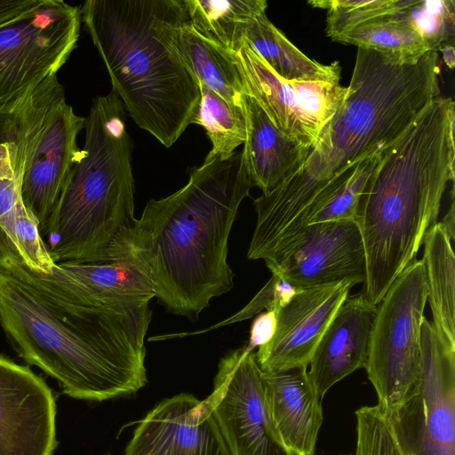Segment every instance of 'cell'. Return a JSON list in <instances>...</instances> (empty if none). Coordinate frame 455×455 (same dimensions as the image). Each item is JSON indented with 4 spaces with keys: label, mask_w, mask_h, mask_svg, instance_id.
I'll return each instance as SVG.
<instances>
[{
    "label": "cell",
    "mask_w": 455,
    "mask_h": 455,
    "mask_svg": "<svg viewBox=\"0 0 455 455\" xmlns=\"http://www.w3.org/2000/svg\"><path fill=\"white\" fill-rule=\"evenodd\" d=\"M438 52L401 61L358 48L347 92L304 164L254 199L259 227L280 238L307 225L311 207L345 183L360 160L386 149L441 95Z\"/></svg>",
    "instance_id": "1"
},
{
    "label": "cell",
    "mask_w": 455,
    "mask_h": 455,
    "mask_svg": "<svg viewBox=\"0 0 455 455\" xmlns=\"http://www.w3.org/2000/svg\"><path fill=\"white\" fill-rule=\"evenodd\" d=\"M148 301L84 307L58 302L0 268V324L18 355L67 395L102 402L148 382Z\"/></svg>",
    "instance_id": "2"
},
{
    "label": "cell",
    "mask_w": 455,
    "mask_h": 455,
    "mask_svg": "<svg viewBox=\"0 0 455 455\" xmlns=\"http://www.w3.org/2000/svg\"><path fill=\"white\" fill-rule=\"evenodd\" d=\"M251 187L243 152L235 151L204 160L183 188L146 204L132 230V252L169 312L197 316L233 288L228 242Z\"/></svg>",
    "instance_id": "3"
},
{
    "label": "cell",
    "mask_w": 455,
    "mask_h": 455,
    "mask_svg": "<svg viewBox=\"0 0 455 455\" xmlns=\"http://www.w3.org/2000/svg\"><path fill=\"white\" fill-rule=\"evenodd\" d=\"M454 101L438 96L384 150L361 194L355 221L366 258L363 294L376 306L437 222L454 181Z\"/></svg>",
    "instance_id": "4"
},
{
    "label": "cell",
    "mask_w": 455,
    "mask_h": 455,
    "mask_svg": "<svg viewBox=\"0 0 455 455\" xmlns=\"http://www.w3.org/2000/svg\"><path fill=\"white\" fill-rule=\"evenodd\" d=\"M81 20L135 124L172 147L193 124L197 79L180 51L184 0H87Z\"/></svg>",
    "instance_id": "5"
},
{
    "label": "cell",
    "mask_w": 455,
    "mask_h": 455,
    "mask_svg": "<svg viewBox=\"0 0 455 455\" xmlns=\"http://www.w3.org/2000/svg\"><path fill=\"white\" fill-rule=\"evenodd\" d=\"M119 97H96L85 141L42 237L55 263L123 259L132 252V141Z\"/></svg>",
    "instance_id": "6"
},
{
    "label": "cell",
    "mask_w": 455,
    "mask_h": 455,
    "mask_svg": "<svg viewBox=\"0 0 455 455\" xmlns=\"http://www.w3.org/2000/svg\"><path fill=\"white\" fill-rule=\"evenodd\" d=\"M428 289L423 260L410 264L378 305L365 370L378 405L388 413L412 393L420 370V337Z\"/></svg>",
    "instance_id": "7"
},
{
    "label": "cell",
    "mask_w": 455,
    "mask_h": 455,
    "mask_svg": "<svg viewBox=\"0 0 455 455\" xmlns=\"http://www.w3.org/2000/svg\"><path fill=\"white\" fill-rule=\"evenodd\" d=\"M412 393L386 413L403 455H455V347L423 318Z\"/></svg>",
    "instance_id": "8"
},
{
    "label": "cell",
    "mask_w": 455,
    "mask_h": 455,
    "mask_svg": "<svg viewBox=\"0 0 455 455\" xmlns=\"http://www.w3.org/2000/svg\"><path fill=\"white\" fill-rule=\"evenodd\" d=\"M80 8L44 0L0 26V103L57 75L77 45Z\"/></svg>",
    "instance_id": "9"
},
{
    "label": "cell",
    "mask_w": 455,
    "mask_h": 455,
    "mask_svg": "<svg viewBox=\"0 0 455 455\" xmlns=\"http://www.w3.org/2000/svg\"><path fill=\"white\" fill-rule=\"evenodd\" d=\"M0 268L47 298L69 305L149 302L155 297L148 273L132 252L109 261L56 263L44 274L30 269L2 233Z\"/></svg>",
    "instance_id": "10"
},
{
    "label": "cell",
    "mask_w": 455,
    "mask_h": 455,
    "mask_svg": "<svg viewBox=\"0 0 455 455\" xmlns=\"http://www.w3.org/2000/svg\"><path fill=\"white\" fill-rule=\"evenodd\" d=\"M204 400L231 455H292L275 432L262 371L247 346L221 358Z\"/></svg>",
    "instance_id": "11"
},
{
    "label": "cell",
    "mask_w": 455,
    "mask_h": 455,
    "mask_svg": "<svg viewBox=\"0 0 455 455\" xmlns=\"http://www.w3.org/2000/svg\"><path fill=\"white\" fill-rule=\"evenodd\" d=\"M244 92L273 125L292 141L311 148L341 106L347 88L327 82L287 81L244 42L235 52Z\"/></svg>",
    "instance_id": "12"
},
{
    "label": "cell",
    "mask_w": 455,
    "mask_h": 455,
    "mask_svg": "<svg viewBox=\"0 0 455 455\" xmlns=\"http://www.w3.org/2000/svg\"><path fill=\"white\" fill-rule=\"evenodd\" d=\"M272 275L299 289L366 279V258L355 220L307 225L264 259Z\"/></svg>",
    "instance_id": "13"
},
{
    "label": "cell",
    "mask_w": 455,
    "mask_h": 455,
    "mask_svg": "<svg viewBox=\"0 0 455 455\" xmlns=\"http://www.w3.org/2000/svg\"><path fill=\"white\" fill-rule=\"evenodd\" d=\"M56 414L44 379L0 355V455H53Z\"/></svg>",
    "instance_id": "14"
},
{
    "label": "cell",
    "mask_w": 455,
    "mask_h": 455,
    "mask_svg": "<svg viewBox=\"0 0 455 455\" xmlns=\"http://www.w3.org/2000/svg\"><path fill=\"white\" fill-rule=\"evenodd\" d=\"M354 281L304 289L277 313L275 332L255 353L263 372L308 366L314 352Z\"/></svg>",
    "instance_id": "15"
},
{
    "label": "cell",
    "mask_w": 455,
    "mask_h": 455,
    "mask_svg": "<svg viewBox=\"0 0 455 455\" xmlns=\"http://www.w3.org/2000/svg\"><path fill=\"white\" fill-rule=\"evenodd\" d=\"M124 455H231L205 400L188 393L157 403L139 422Z\"/></svg>",
    "instance_id": "16"
},
{
    "label": "cell",
    "mask_w": 455,
    "mask_h": 455,
    "mask_svg": "<svg viewBox=\"0 0 455 455\" xmlns=\"http://www.w3.org/2000/svg\"><path fill=\"white\" fill-rule=\"evenodd\" d=\"M85 117L66 100L51 114L28 161L21 183V198L44 233L72 165L81 148L76 139Z\"/></svg>",
    "instance_id": "17"
},
{
    "label": "cell",
    "mask_w": 455,
    "mask_h": 455,
    "mask_svg": "<svg viewBox=\"0 0 455 455\" xmlns=\"http://www.w3.org/2000/svg\"><path fill=\"white\" fill-rule=\"evenodd\" d=\"M377 308L363 293L347 296L338 308L307 371L321 401L336 383L365 367Z\"/></svg>",
    "instance_id": "18"
},
{
    "label": "cell",
    "mask_w": 455,
    "mask_h": 455,
    "mask_svg": "<svg viewBox=\"0 0 455 455\" xmlns=\"http://www.w3.org/2000/svg\"><path fill=\"white\" fill-rule=\"evenodd\" d=\"M262 379L271 419L282 443L292 455H315L323 416L307 367L262 371Z\"/></svg>",
    "instance_id": "19"
},
{
    "label": "cell",
    "mask_w": 455,
    "mask_h": 455,
    "mask_svg": "<svg viewBox=\"0 0 455 455\" xmlns=\"http://www.w3.org/2000/svg\"><path fill=\"white\" fill-rule=\"evenodd\" d=\"M246 139L242 149L252 187L267 194L295 172L310 148L281 133L256 101L244 99Z\"/></svg>",
    "instance_id": "20"
},
{
    "label": "cell",
    "mask_w": 455,
    "mask_h": 455,
    "mask_svg": "<svg viewBox=\"0 0 455 455\" xmlns=\"http://www.w3.org/2000/svg\"><path fill=\"white\" fill-rule=\"evenodd\" d=\"M244 42L287 81L339 84L341 68L338 61L326 65L308 58L269 20L266 12L250 26Z\"/></svg>",
    "instance_id": "21"
},
{
    "label": "cell",
    "mask_w": 455,
    "mask_h": 455,
    "mask_svg": "<svg viewBox=\"0 0 455 455\" xmlns=\"http://www.w3.org/2000/svg\"><path fill=\"white\" fill-rule=\"evenodd\" d=\"M181 57L197 81L232 107L244 109L245 92L235 52L200 36L185 23L179 39Z\"/></svg>",
    "instance_id": "22"
},
{
    "label": "cell",
    "mask_w": 455,
    "mask_h": 455,
    "mask_svg": "<svg viewBox=\"0 0 455 455\" xmlns=\"http://www.w3.org/2000/svg\"><path fill=\"white\" fill-rule=\"evenodd\" d=\"M451 241L441 222L433 224L422 243V260L426 270L427 300L433 315V324L445 341L455 347V258Z\"/></svg>",
    "instance_id": "23"
},
{
    "label": "cell",
    "mask_w": 455,
    "mask_h": 455,
    "mask_svg": "<svg viewBox=\"0 0 455 455\" xmlns=\"http://www.w3.org/2000/svg\"><path fill=\"white\" fill-rule=\"evenodd\" d=\"M190 26L200 36L233 52L244 44L255 19L266 12L265 0H184Z\"/></svg>",
    "instance_id": "24"
},
{
    "label": "cell",
    "mask_w": 455,
    "mask_h": 455,
    "mask_svg": "<svg viewBox=\"0 0 455 455\" xmlns=\"http://www.w3.org/2000/svg\"><path fill=\"white\" fill-rule=\"evenodd\" d=\"M22 179L0 180V230L22 261L47 274L56 264L43 240L36 220L21 198Z\"/></svg>",
    "instance_id": "25"
},
{
    "label": "cell",
    "mask_w": 455,
    "mask_h": 455,
    "mask_svg": "<svg viewBox=\"0 0 455 455\" xmlns=\"http://www.w3.org/2000/svg\"><path fill=\"white\" fill-rule=\"evenodd\" d=\"M200 102L193 124L202 125L212 144L204 160L229 157L246 139L244 109L228 104L199 82Z\"/></svg>",
    "instance_id": "26"
},
{
    "label": "cell",
    "mask_w": 455,
    "mask_h": 455,
    "mask_svg": "<svg viewBox=\"0 0 455 455\" xmlns=\"http://www.w3.org/2000/svg\"><path fill=\"white\" fill-rule=\"evenodd\" d=\"M384 150L374 152L360 160L352 176L309 211L307 225L355 220L361 194Z\"/></svg>",
    "instance_id": "27"
},
{
    "label": "cell",
    "mask_w": 455,
    "mask_h": 455,
    "mask_svg": "<svg viewBox=\"0 0 455 455\" xmlns=\"http://www.w3.org/2000/svg\"><path fill=\"white\" fill-rule=\"evenodd\" d=\"M403 12L430 51L438 52L455 36V1L405 0Z\"/></svg>",
    "instance_id": "28"
},
{
    "label": "cell",
    "mask_w": 455,
    "mask_h": 455,
    "mask_svg": "<svg viewBox=\"0 0 455 455\" xmlns=\"http://www.w3.org/2000/svg\"><path fill=\"white\" fill-rule=\"evenodd\" d=\"M302 289H299L278 275H272L269 281L265 286L255 295V297L239 312L231 317L216 323L210 328L201 331L187 333L170 334L158 337V339H167L171 337H184L187 335H193L203 333L217 329L221 326L235 323L243 320L251 318L256 314L263 309L276 310L277 312L285 307L291 299Z\"/></svg>",
    "instance_id": "29"
},
{
    "label": "cell",
    "mask_w": 455,
    "mask_h": 455,
    "mask_svg": "<svg viewBox=\"0 0 455 455\" xmlns=\"http://www.w3.org/2000/svg\"><path fill=\"white\" fill-rule=\"evenodd\" d=\"M277 311L267 310L255 317L250 331V339L247 347L253 350L271 340L277 323Z\"/></svg>",
    "instance_id": "30"
},
{
    "label": "cell",
    "mask_w": 455,
    "mask_h": 455,
    "mask_svg": "<svg viewBox=\"0 0 455 455\" xmlns=\"http://www.w3.org/2000/svg\"><path fill=\"white\" fill-rule=\"evenodd\" d=\"M44 0H0V26L39 6Z\"/></svg>",
    "instance_id": "31"
},
{
    "label": "cell",
    "mask_w": 455,
    "mask_h": 455,
    "mask_svg": "<svg viewBox=\"0 0 455 455\" xmlns=\"http://www.w3.org/2000/svg\"><path fill=\"white\" fill-rule=\"evenodd\" d=\"M451 206H450V209L447 212V214L445 215V217L443 218V221H441L443 227L444 228L447 235H449V237L451 238V240L454 239L455 237V234H454V231H455V228H454V189L452 188L451 191Z\"/></svg>",
    "instance_id": "32"
},
{
    "label": "cell",
    "mask_w": 455,
    "mask_h": 455,
    "mask_svg": "<svg viewBox=\"0 0 455 455\" xmlns=\"http://www.w3.org/2000/svg\"><path fill=\"white\" fill-rule=\"evenodd\" d=\"M439 51L443 52V58L445 64L452 69L454 67V47L453 44H447L443 46Z\"/></svg>",
    "instance_id": "33"
},
{
    "label": "cell",
    "mask_w": 455,
    "mask_h": 455,
    "mask_svg": "<svg viewBox=\"0 0 455 455\" xmlns=\"http://www.w3.org/2000/svg\"><path fill=\"white\" fill-rule=\"evenodd\" d=\"M345 455H352V454H345Z\"/></svg>",
    "instance_id": "34"
},
{
    "label": "cell",
    "mask_w": 455,
    "mask_h": 455,
    "mask_svg": "<svg viewBox=\"0 0 455 455\" xmlns=\"http://www.w3.org/2000/svg\"><path fill=\"white\" fill-rule=\"evenodd\" d=\"M106 455H110V454H108H108H106Z\"/></svg>",
    "instance_id": "35"
}]
</instances>
